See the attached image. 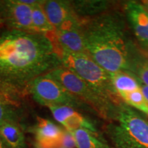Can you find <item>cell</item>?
Masks as SVG:
<instances>
[{
  "label": "cell",
  "mask_w": 148,
  "mask_h": 148,
  "mask_svg": "<svg viewBox=\"0 0 148 148\" xmlns=\"http://www.w3.org/2000/svg\"><path fill=\"white\" fill-rule=\"evenodd\" d=\"M60 66L58 49L47 34L0 30V90L26 95L35 79Z\"/></svg>",
  "instance_id": "6da1fadb"
},
{
  "label": "cell",
  "mask_w": 148,
  "mask_h": 148,
  "mask_svg": "<svg viewBox=\"0 0 148 148\" xmlns=\"http://www.w3.org/2000/svg\"><path fill=\"white\" fill-rule=\"evenodd\" d=\"M82 29L88 54L109 73L130 71L133 47L126 40L121 21L104 15L84 19Z\"/></svg>",
  "instance_id": "7a4b0ae2"
},
{
  "label": "cell",
  "mask_w": 148,
  "mask_h": 148,
  "mask_svg": "<svg viewBox=\"0 0 148 148\" xmlns=\"http://www.w3.org/2000/svg\"><path fill=\"white\" fill-rule=\"evenodd\" d=\"M60 59L62 66L78 75L101 97L114 106H121L120 97L114 89L110 73L99 65L89 55L62 50Z\"/></svg>",
  "instance_id": "3957f363"
},
{
  "label": "cell",
  "mask_w": 148,
  "mask_h": 148,
  "mask_svg": "<svg viewBox=\"0 0 148 148\" xmlns=\"http://www.w3.org/2000/svg\"><path fill=\"white\" fill-rule=\"evenodd\" d=\"M108 130L116 148H148V121L127 107L120 106Z\"/></svg>",
  "instance_id": "277c9868"
},
{
  "label": "cell",
  "mask_w": 148,
  "mask_h": 148,
  "mask_svg": "<svg viewBox=\"0 0 148 148\" xmlns=\"http://www.w3.org/2000/svg\"><path fill=\"white\" fill-rule=\"evenodd\" d=\"M46 75L57 81L71 95L81 102L86 103L92 107L101 116L106 117L112 109L111 106H114L99 95L78 75L62 65L52 70Z\"/></svg>",
  "instance_id": "5b68a950"
},
{
  "label": "cell",
  "mask_w": 148,
  "mask_h": 148,
  "mask_svg": "<svg viewBox=\"0 0 148 148\" xmlns=\"http://www.w3.org/2000/svg\"><path fill=\"white\" fill-rule=\"evenodd\" d=\"M28 93L42 106H66L75 108L81 101L71 95L60 84L46 75L37 77L32 82Z\"/></svg>",
  "instance_id": "8992f818"
},
{
  "label": "cell",
  "mask_w": 148,
  "mask_h": 148,
  "mask_svg": "<svg viewBox=\"0 0 148 148\" xmlns=\"http://www.w3.org/2000/svg\"><path fill=\"white\" fill-rule=\"evenodd\" d=\"M32 6L21 0L0 1V18L6 29L33 32Z\"/></svg>",
  "instance_id": "52a82bcc"
},
{
  "label": "cell",
  "mask_w": 148,
  "mask_h": 148,
  "mask_svg": "<svg viewBox=\"0 0 148 148\" xmlns=\"http://www.w3.org/2000/svg\"><path fill=\"white\" fill-rule=\"evenodd\" d=\"M82 20L83 18L78 21L47 34L58 49L60 57L62 50L75 53L88 54L82 29Z\"/></svg>",
  "instance_id": "ba28073f"
},
{
  "label": "cell",
  "mask_w": 148,
  "mask_h": 148,
  "mask_svg": "<svg viewBox=\"0 0 148 148\" xmlns=\"http://www.w3.org/2000/svg\"><path fill=\"white\" fill-rule=\"evenodd\" d=\"M42 8L55 30L80 20L72 7L71 1L48 0L43 1Z\"/></svg>",
  "instance_id": "9c48e42d"
},
{
  "label": "cell",
  "mask_w": 148,
  "mask_h": 148,
  "mask_svg": "<svg viewBox=\"0 0 148 148\" xmlns=\"http://www.w3.org/2000/svg\"><path fill=\"white\" fill-rule=\"evenodd\" d=\"M125 10L135 36L148 49V12L141 3L133 1L125 3Z\"/></svg>",
  "instance_id": "30bf717a"
},
{
  "label": "cell",
  "mask_w": 148,
  "mask_h": 148,
  "mask_svg": "<svg viewBox=\"0 0 148 148\" xmlns=\"http://www.w3.org/2000/svg\"><path fill=\"white\" fill-rule=\"evenodd\" d=\"M36 142L47 148H54L61 145L63 130L50 120L37 117L34 129Z\"/></svg>",
  "instance_id": "8fae6325"
},
{
  "label": "cell",
  "mask_w": 148,
  "mask_h": 148,
  "mask_svg": "<svg viewBox=\"0 0 148 148\" xmlns=\"http://www.w3.org/2000/svg\"><path fill=\"white\" fill-rule=\"evenodd\" d=\"M19 96L0 90V126L5 123H17Z\"/></svg>",
  "instance_id": "7c38bea8"
},
{
  "label": "cell",
  "mask_w": 148,
  "mask_h": 148,
  "mask_svg": "<svg viewBox=\"0 0 148 148\" xmlns=\"http://www.w3.org/2000/svg\"><path fill=\"white\" fill-rule=\"evenodd\" d=\"M110 75L114 89L120 97L140 88L139 80L130 71H119Z\"/></svg>",
  "instance_id": "4fadbf2b"
},
{
  "label": "cell",
  "mask_w": 148,
  "mask_h": 148,
  "mask_svg": "<svg viewBox=\"0 0 148 148\" xmlns=\"http://www.w3.org/2000/svg\"><path fill=\"white\" fill-rule=\"evenodd\" d=\"M0 134L10 148H27L25 136L17 123L9 122L1 125Z\"/></svg>",
  "instance_id": "5bb4252c"
},
{
  "label": "cell",
  "mask_w": 148,
  "mask_h": 148,
  "mask_svg": "<svg viewBox=\"0 0 148 148\" xmlns=\"http://www.w3.org/2000/svg\"><path fill=\"white\" fill-rule=\"evenodd\" d=\"M75 138L77 148H113L104 140L98 138L95 132L79 129L71 132Z\"/></svg>",
  "instance_id": "9a60e30c"
},
{
  "label": "cell",
  "mask_w": 148,
  "mask_h": 148,
  "mask_svg": "<svg viewBox=\"0 0 148 148\" xmlns=\"http://www.w3.org/2000/svg\"><path fill=\"white\" fill-rule=\"evenodd\" d=\"M43 1L33 5L32 11V29L34 32L48 34L53 32L55 29L51 25L46 14L42 8Z\"/></svg>",
  "instance_id": "2e32d148"
},
{
  "label": "cell",
  "mask_w": 148,
  "mask_h": 148,
  "mask_svg": "<svg viewBox=\"0 0 148 148\" xmlns=\"http://www.w3.org/2000/svg\"><path fill=\"white\" fill-rule=\"evenodd\" d=\"M130 72L148 86V60L142 51L136 53V50L132 49L130 57Z\"/></svg>",
  "instance_id": "e0dca14e"
},
{
  "label": "cell",
  "mask_w": 148,
  "mask_h": 148,
  "mask_svg": "<svg viewBox=\"0 0 148 148\" xmlns=\"http://www.w3.org/2000/svg\"><path fill=\"white\" fill-rule=\"evenodd\" d=\"M62 125L65 130L71 132L79 129H84L92 132H96L95 127L91 122L76 111H74L71 115L68 116Z\"/></svg>",
  "instance_id": "ac0fdd59"
},
{
  "label": "cell",
  "mask_w": 148,
  "mask_h": 148,
  "mask_svg": "<svg viewBox=\"0 0 148 148\" xmlns=\"http://www.w3.org/2000/svg\"><path fill=\"white\" fill-rule=\"evenodd\" d=\"M71 3L74 11L79 17L101 12L106 8L108 3L103 1H79Z\"/></svg>",
  "instance_id": "d6986e66"
},
{
  "label": "cell",
  "mask_w": 148,
  "mask_h": 148,
  "mask_svg": "<svg viewBox=\"0 0 148 148\" xmlns=\"http://www.w3.org/2000/svg\"><path fill=\"white\" fill-rule=\"evenodd\" d=\"M121 98L130 106L138 109L140 112H143L148 116V104L140 90V88L125 94L121 96Z\"/></svg>",
  "instance_id": "ffe728a7"
},
{
  "label": "cell",
  "mask_w": 148,
  "mask_h": 148,
  "mask_svg": "<svg viewBox=\"0 0 148 148\" xmlns=\"http://www.w3.org/2000/svg\"><path fill=\"white\" fill-rule=\"evenodd\" d=\"M48 108L54 119L61 124L75 111L73 108L66 106H49Z\"/></svg>",
  "instance_id": "44dd1931"
},
{
  "label": "cell",
  "mask_w": 148,
  "mask_h": 148,
  "mask_svg": "<svg viewBox=\"0 0 148 148\" xmlns=\"http://www.w3.org/2000/svg\"><path fill=\"white\" fill-rule=\"evenodd\" d=\"M61 145L66 148H75L76 143L73 134L66 130H63L62 138H61Z\"/></svg>",
  "instance_id": "7402d4cb"
},
{
  "label": "cell",
  "mask_w": 148,
  "mask_h": 148,
  "mask_svg": "<svg viewBox=\"0 0 148 148\" xmlns=\"http://www.w3.org/2000/svg\"><path fill=\"white\" fill-rule=\"evenodd\" d=\"M138 80H139V79H138ZM139 84H140V90H141L142 93H143L144 97H145V100L147 101L148 104V86L144 84L143 83H142L140 80H139Z\"/></svg>",
  "instance_id": "603a6c76"
},
{
  "label": "cell",
  "mask_w": 148,
  "mask_h": 148,
  "mask_svg": "<svg viewBox=\"0 0 148 148\" xmlns=\"http://www.w3.org/2000/svg\"><path fill=\"white\" fill-rule=\"evenodd\" d=\"M0 148H10L1 134H0Z\"/></svg>",
  "instance_id": "cb8c5ba5"
},
{
  "label": "cell",
  "mask_w": 148,
  "mask_h": 148,
  "mask_svg": "<svg viewBox=\"0 0 148 148\" xmlns=\"http://www.w3.org/2000/svg\"><path fill=\"white\" fill-rule=\"evenodd\" d=\"M141 4L143 5V6L145 8L146 11L148 12V0H145V1H142Z\"/></svg>",
  "instance_id": "d4e9b609"
},
{
  "label": "cell",
  "mask_w": 148,
  "mask_h": 148,
  "mask_svg": "<svg viewBox=\"0 0 148 148\" xmlns=\"http://www.w3.org/2000/svg\"><path fill=\"white\" fill-rule=\"evenodd\" d=\"M142 53H143V55L145 56V58H147V60H148V49H145V50H143V51H142Z\"/></svg>",
  "instance_id": "484cf974"
},
{
  "label": "cell",
  "mask_w": 148,
  "mask_h": 148,
  "mask_svg": "<svg viewBox=\"0 0 148 148\" xmlns=\"http://www.w3.org/2000/svg\"><path fill=\"white\" fill-rule=\"evenodd\" d=\"M34 147H35V148H47V147H44V146H42V145H40L39 143H36V142H35Z\"/></svg>",
  "instance_id": "4316f807"
},
{
  "label": "cell",
  "mask_w": 148,
  "mask_h": 148,
  "mask_svg": "<svg viewBox=\"0 0 148 148\" xmlns=\"http://www.w3.org/2000/svg\"><path fill=\"white\" fill-rule=\"evenodd\" d=\"M54 148H66V147H63V146H62V145H59L58 146H56V147H55Z\"/></svg>",
  "instance_id": "83f0119b"
},
{
  "label": "cell",
  "mask_w": 148,
  "mask_h": 148,
  "mask_svg": "<svg viewBox=\"0 0 148 148\" xmlns=\"http://www.w3.org/2000/svg\"><path fill=\"white\" fill-rule=\"evenodd\" d=\"M3 23H2V21H1V18H0V30H1V27L3 26Z\"/></svg>",
  "instance_id": "f1b7e54d"
}]
</instances>
